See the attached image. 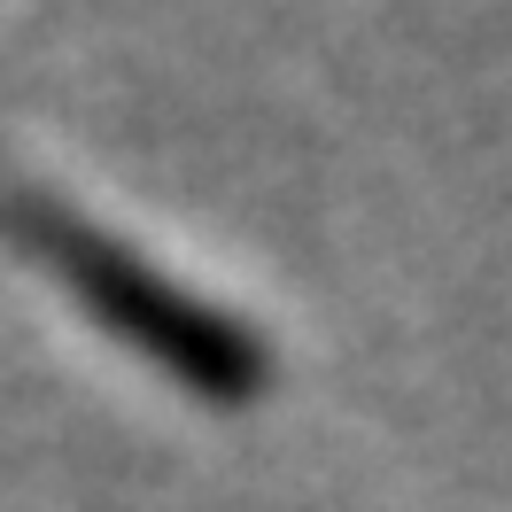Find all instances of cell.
<instances>
[{
  "label": "cell",
  "mask_w": 512,
  "mask_h": 512,
  "mask_svg": "<svg viewBox=\"0 0 512 512\" xmlns=\"http://www.w3.org/2000/svg\"><path fill=\"white\" fill-rule=\"evenodd\" d=\"M16 233L32 241V256H47L70 288L86 295V311L101 326H117L132 350H148L171 373V381L202 388V396H256L264 381V350L233 319H218L210 303H194L187 288H171L163 272H148L125 241L94 233L86 218H70L63 202H39V194H16L8 202Z\"/></svg>",
  "instance_id": "1"
}]
</instances>
